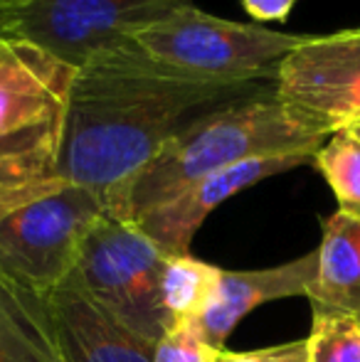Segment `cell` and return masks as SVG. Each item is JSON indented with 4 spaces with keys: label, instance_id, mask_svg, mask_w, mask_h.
I'll return each mask as SVG.
<instances>
[{
    "label": "cell",
    "instance_id": "d6986e66",
    "mask_svg": "<svg viewBox=\"0 0 360 362\" xmlns=\"http://www.w3.org/2000/svg\"><path fill=\"white\" fill-rule=\"evenodd\" d=\"M296 3L298 0H242V8L257 25L286 23Z\"/></svg>",
    "mask_w": 360,
    "mask_h": 362
},
{
    "label": "cell",
    "instance_id": "ffe728a7",
    "mask_svg": "<svg viewBox=\"0 0 360 362\" xmlns=\"http://www.w3.org/2000/svg\"><path fill=\"white\" fill-rule=\"evenodd\" d=\"M25 3L28 0H0V37L3 35H13L15 23H18Z\"/></svg>",
    "mask_w": 360,
    "mask_h": 362
},
{
    "label": "cell",
    "instance_id": "4fadbf2b",
    "mask_svg": "<svg viewBox=\"0 0 360 362\" xmlns=\"http://www.w3.org/2000/svg\"><path fill=\"white\" fill-rule=\"evenodd\" d=\"M0 362H64L45 296L0 279Z\"/></svg>",
    "mask_w": 360,
    "mask_h": 362
},
{
    "label": "cell",
    "instance_id": "5bb4252c",
    "mask_svg": "<svg viewBox=\"0 0 360 362\" xmlns=\"http://www.w3.org/2000/svg\"><path fill=\"white\" fill-rule=\"evenodd\" d=\"M217 274L220 267L200 262L190 254L166 257L163 276H161V300L170 320V330L197 323L212 296Z\"/></svg>",
    "mask_w": 360,
    "mask_h": 362
},
{
    "label": "cell",
    "instance_id": "9c48e42d",
    "mask_svg": "<svg viewBox=\"0 0 360 362\" xmlns=\"http://www.w3.org/2000/svg\"><path fill=\"white\" fill-rule=\"evenodd\" d=\"M311 160V156H272L237 163V165H230L225 170H217L212 175L195 180L175 197L166 200L163 205L136 217L134 224L166 257L190 254V242L195 239L197 229L222 202H227L237 192L247 190L257 182L267 180V177L308 165Z\"/></svg>",
    "mask_w": 360,
    "mask_h": 362
},
{
    "label": "cell",
    "instance_id": "7a4b0ae2",
    "mask_svg": "<svg viewBox=\"0 0 360 362\" xmlns=\"http://www.w3.org/2000/svg\"><path fill=\"white\" fill-rule=\"evenodd\" d=\"M328 131L274 94L237 96L185 121L129 182L111 217L134 222L205 175L252 158L316 156Z\"/></svg>",
    "mask_w": 360,
    "mask_h": 362
},
{
    "label": "cell",
    "instance_id": "2e32d148",
    "mask_svg": "<svg viewBox=\"0 0 360 362\" xmlns=\"http://www.w3.org/2000/svg\"><path fill=\"white\" fill-rule=\"evenodd\" d=\"M306 353V362H360V320L346 315H313Z\"/></svg>",
    "mask_w": 360,
    "mask_h": 362
},
{
    "label": "cell",
    "instance_id": "9a60e30c",
    "mask_svg": "<svg viewBox=\"0 0 360 362\" xmlns=\"http://www.w3.org/2000/svg\"><path fill=\"white\" fill-rule=\"evenodd\" d=\"M313 165L338 200V210L360 215V139L348 129H338L323 141L313 156Z\"/></svg>",
    "mask_w": 360,
    "mask_h": 362
},
{
    "label": "cell",
    "instance_id": "e0dca14e",
    "mask_svg": "<svg viewBox=\"0 0 360 362\" xmlns=\"http://www.w3.org/2000/svg\"><path fill=\"white\" fill-rule=\"evenodd\" d=\"M220 350L210 348L192 325L173 328L158 340L153 362H215Z\"/></svg>",
    "mask_w": 360,
    "mask_h": 362
},
{
    "label": "cell",
    "instance_id": "7c38bea8",
    "mask_svg": "<svg viewBox=\"0 0 360 362\" xmlns=\"http://www.w3.org/2000/svg\"><path fill=\"white\" fill-rule=\"evenodd\" d=\"M318 267L306 298L313 315L360 320V215L336 210L323 219Z\"/></svg>",
    "mask_w": 360,
    "mask_h": 362
},
{
    "label": "cell",
    "instance_id": "ba28073f",
    "mask_svg": "<svg viewBox=\"0 0 360 362\" xmlns=\"http://www.w3.org/2000/svg\"><path fill=\"white\" fill-rule=\"evenodd\" d=\"M274 91L328 134L360 121V28L303 35L279 69Z\"/></svg>",
    "mask_w": 360,
    "mask_h": 362
},
{
    "label": "cell",
    "instance_id": "8992f818",
    "mask_svg": "<svg viewBox=\"0 0 360 362\" xmlns=\"http://www.w3.org/2000/svg\"><path fill=\"white\" fill-rule=\"evenodd\" d=\"M106 215L94 192L62 185L0 217V279L47 296L74 272L89 229Z\"/></svg>",
    "mask_w": 360,
    "mask_h": 362
},
{
    "label": "cell",
    "instance_id": "5b68a950",
    "mask_svg": "<svg viewBox=\"0 0 360 362\" xmlns=\"http://www.w3.org/2000/svg\"><path fill=\"white\" fill-rule=\"evenodd\" d=\"M166 254L129 219L104 215L79 249L69 281L129 330L158 343L170 330L161 300Z\"/></svg>",
    "mask_w": 360,
    "mask_h": 362
},
{
    "label": "cell",
    "instance_id": "ac0fdd59",
    "mask_svg": "<svg viewBox=\"0 0 360 362\" xmlns=\"http://www.w3.org/2000/svg\"><path fill=\"white\" fill-rule=\"evenodd\" d=\"M306 338L289 340L281 345H269V348L250 350V353H227L220 350L215 362H306Z\"/></svg>",
    "mask_w": 360,
    "mask_h": 362
},
{
    "label": "cell",
    "instance_id": "3957f363",
    "mask_svg": "<svg viewBox=\"0 0 360 362\" xmlns=\"http://www.w3.org/2000/svg\"><path fill=\"white\" fill-rule=\"evenodd\" d=\"M74 67L18 35L0 37V217L62 187L59 153Z\"/></svg>",
    "mask_w": 360,
    "mask_h": 362
},
{
    "label": "cell",
    "instance_id": "30bf717a",
    "mask_svg": "<svg viewBox=\"0 0 360 362\" xmlns=\"http://www.w3.org/2000/svg\"><path fill=\"white\" fill-rule=\"evenodd\" d=\"M318 267V254L308 252L294 262L252 272L220 269L205 310L192 328L210 348L225 350V340L255 308L272 300L308 296Z\"/></svg>",
    "mask_w": 360,
    "mask_h": 362
},
{
    "label": "cell",
    "instance_id": "44dd1931",
    "mask_svg": "<svg viewBox=\"0 0 360 362\" xmlns=\"http://www.w3.org/2000/svg\"><path fill=\"white\" fill-rule=\"evenodd\" d=\"M343 129H348V131H351V134H356L358 139H360V121H353V124L343 126Z\"/></svg>",
    "mask_w": 360,
    "mask_h": 362
},
{
    "label": "cell",
    "instance_id": "8fae6325",
    "mask_svg": "<svg viewBox=\"0 0 360 362\" xmlns=\"http://www.w3.org/2000/svg\"><path fill=\"white\" fill-rule=\"evenodd\" d=\"M45 303L64 362H153L158 343L111 318L69 279Z\"/></svg>",
    "mask_w": 360,
    "mask_h": 362
},
{
    "label": "cell",
    "instance_id": "277c9868",
    "mask_svg": "<svg viewBox=\"0 0 360 362\" xmlns=\"http://www.w3.org/2000/svg\"><path fill=\"white\" fill-rule=\"evenodd\" d=\"M131 40L156 62L222 84L277 81L303 35L279 33L257 23H235L182 5L156 23L134 30Z\"/></svg>",
    "mask_w": 360,
    "mask_h": 362
},
{
    "label": "cell",
    "instance_id": "6da1fadb",
    "mask_svg": "<svg viewBox=\"0 0 360 362\" xmlns=\"http://www.w3.org/2000/svg\"><path fill=\"white\" fill-rule=\"evenodd\" d=\"M245 89L156 62L134 40L101 49L74 67L59 180L94 192L114 215L129 182L192 111Z\"/></svg>",
    "mask_w": 360,
    "mask_h": 362
},
{
    "label": "cell",
    "instance_id": "52a82bcc",
    "mask_svg": "<svg viewBox=\"0 0 360 362\" xmlns=\"http://www.w3.org/2000/svg\"><path fill=\"white\" fill-rule=\"evenodd\" d=\"M182 5L192 0H28L13 35L77 67Z\"/></svg>",
    "mask_w": 360,
    "mask_h": 362
}]
</instances>
